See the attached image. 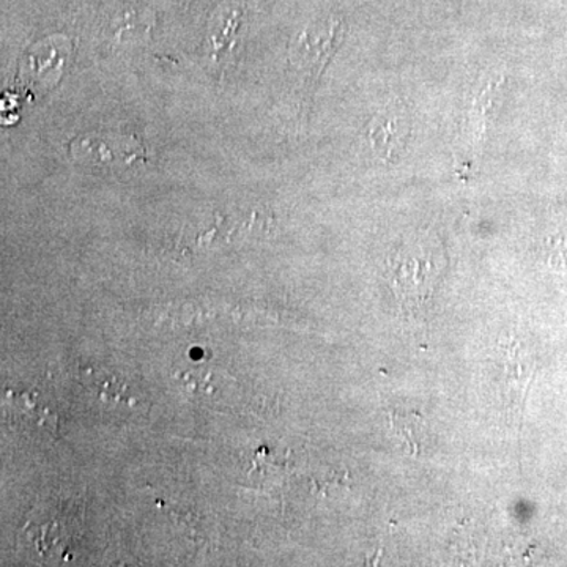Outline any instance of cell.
Instances as JSON below:
<instances>
[{"mask_svg": "<svg viewBox=\"0 0 567 567\" xmlns=\"http://www.w3.org/2000/svg\"><path fill=\"white\" fill-rule=\"evenodd\" d=\"M442 246L427 237H416L398 246L386 259V281L399 305L421 308L435 293L445 270Z\"/></svg>", "mask_w": 567, "mask_h": 567, "instance_id": "obj_1", "label": "cell"}, {"mask_svg": "<svg viewBox=\"0 0 567 567\" xmlns=\"http://www.w3.org/2000/svg\"><path fill=\"white\" fill-rule=\"evenodd\" d=\"M499 394L511 413L522 416L528 388L537 369L536 354L516 334L507 336L498 346Z\"/></svg>", "mask_w": 567, "mask_h": 567, "instance_id": "obj_2", "label": "cell"}, {"mask_svg": "<svg viewBox=\"0 0 567 567\" xmlns=\"http://www.w3.org/2000/svg\"><path fill=\"white\" fill-rule=\"evenodd\" d=\"M342 39H344V28L339 21L331 20L309 25L293 40L289 51L290 62L295 69L300 70L312 81H317L328 61L338 51Z\"/></svg>", "mask_w": 567, "mask_h": 567, "instance_id": "obj_3", "label": "cell"}, {"mask_svg": "<svg viewBox=\"0 0 567 567\" xmlns=\"http://www.w3.org/2000/svg\"><path fill=\"white\" fill-rule=\"evenodd\" d=\"M406 137L409 122L399 112H385V115H380L372 122L369 130L372 148L383 162H393L404 148Z\"/></svg>", "mask_w": 567, "mask_h": 567, "instance_id": "obj_4", "label": "cell"}, {"mask_svg": "<svg viewBox=\"0 0 567 567\" xmlns=\"http://www.w3.org/2000/svg\"><path fill=\"white\" fill-rule=\"evenodd\" d=\"M390 425L409 456L424 457L434 447V435L420 413L394 410L390 413Z\"/></svg>", "mask_w": 567, "mask_h": 567, "instance_id": "obj_5", "label": "cell"}, {"mask_svg": "<svg viewBox=\"0 0 567 567\" xmlns=\"http://www.w3.org/2000/svg\"><path fill=\"white\" fill-rule=\"evenodd\" d=\"M503 80L491 82L481 91L473 103L472 118L475 123V134L486 133L488 114L494 110L495 103L498 102L499 92H502Z\"/></svg>", "mask_w": 567, "mask_h": 567, "instance_id": "obj_6", "label": "cell"}, {"mask_svg": "<svg viewBox=\"0 0 567 567\" xmlns=\"http://www.w3.org/2000/svg\"><path fill=\"white\" fill-rule=\"evenodd\" d=\"M182 382L185 383L186 390L192 393H200V391L210 390V374H205L204 371H189L182 377Z\"/></svg>", "mask_w": 567, "mask_h": 567, "instance_id": "obj_7", "label": "cell"}]
</instances>
